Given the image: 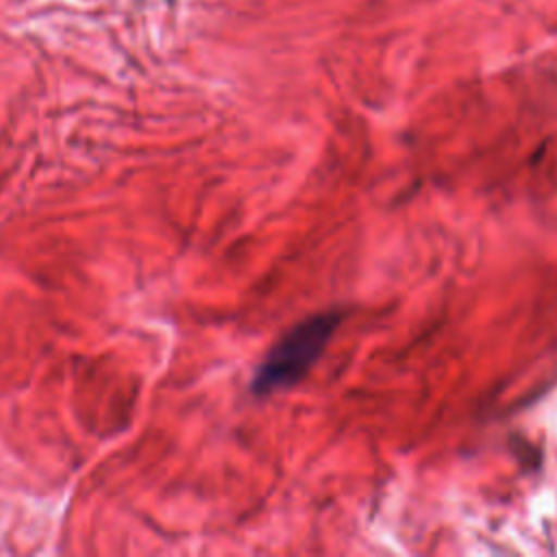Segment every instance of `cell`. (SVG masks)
Listing matches in <instances>:
<instances>
[{
    "mask_svg": "<svg viewBox=\"0 0 557 557\" xmlns=\"http://www.w3.org/2000/svg\"><path fill=\"white\" fill-rule=\"evenodd\" d=\"M337 322V313H315L285 331L259 363L252 389L257 394H272L302 381L324 352Z\"/></svg>",
    "mask_w": 557,
    "mask_h": 557,
    "instance_id": "obj_1",
    "label": "cell"
}]
</instances>
